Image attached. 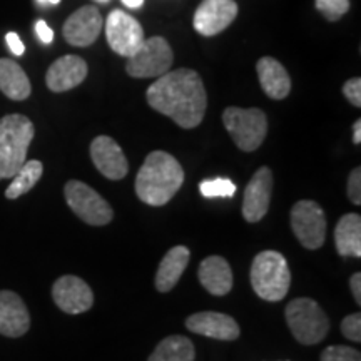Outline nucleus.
<instances>
[{
	"mask_svg": "<svg viewBox=\"0 0 361 361\" xmlns=\"http://www.w3.org/2000/svg\"><path fill=\"white\" fill-rule=\"evenodd\" d=\"M34 134L29 117L8 114L0 119V180L13 178L24 166Z\"/></svg>",
	"mask_w": 361,
	"mask_h": 361,
	"instance_id": "nucleus-3",
	"label": "nucleus"
},
{
	"mask_svg": "<svg viewBox=\"0 0 361 361\" xmlns=\"http://www.w3.org/2000/svg\"><path fill=\"white\" fill-rule=\"evenodd\" d=\"M314 6L324 19L336 22L350 11V0H314Z\"/></svg>",
	"mask_w": 361,
	"mask_h": 361,
	"instance_id": "nucleus-27",
	"label": "nucleus"
},
{
	"mask_svg": "<svg viewBox=\"0 0 361 361\" xmlns=\"http://www.w3.org/2000/svg\"><path fill=\"white\" fill-rule=\"evenodd\" d=\"M173 61V49L168 40L157 35V37L144 39L141 47L128 57L126 71L130 78L135 79L161 78L166 72H169Z\"/></svg>",
	"mask_w": 361,
	"mask_h": 361,
	"instance_id": "nucleus-7",
	"label": "nucleus"
},
{
	"mask_svg": "<svg viewBox=\"0 0 361 361\" xmlns=\"http://www.w3.org/2000/svg\"><path fill=\"white\" fill-rule=\"evenodd\" d=\"M109 47L123 57H130L144 42V29L133 16L124 11H112L106 22Z\"/></svg>",
	"mask_w": 361,
	"mask_h": 361,
	"instance_id": "nucleus-10",
	"label": "nucleus"
},
{
	"mask_svg": "<svg viewBox=\"0 0 361 361\" xmlns=\"http://www.w3.org/2000/svg\"><path fill=\"white\" fill-rule=\"evenodd\" d=\"M238 17L234 0H202L194 12L192 25L201 35L213 37L228 29Z\"/></svg>",
	"mask_w": 361,
	"mask_h": 361,
	"instance_id": "nucleus-11",
	"label": "nucleus"
},
{
	"mask_svg": "<svg viewBox=\"0 0 361 361\" xmlns=\"http://www.w3.org/2000/svg\"><path fill=\"white\" fill-rule=\"evenodd\" d=\"M200 191L204 197H233L236 194V184L228 178H216L209 180H202L200 184Z\"/></svg>",
	"mask_w": 361,
	"mask_h": 361,
	"instance_id": "nucleus-26",
	"label": "nucleus"
},
{
	"mask_svg": "<svg viewBox=\"0 0 361 361\" xmlns=\"http://www.w3.org/2000/svg\"><path fill=\"white\" fill-rule=\"evenodd\" d=\"M146 97L152 109L171 117L183 129L197 128L204 119L206 89L201 75L192 69L166 72L151 84Z\"/></svg>",
	"mask_w": 361,
	"mask_h": 361,
	"instance_id": "nucleus-1",
	"label": "nucleus"
},
{
	"mask_svg": "<svg viewBox=\"0 0 361 361\" xmlns=\"http://www.w3.org/2000/svg\"><path fill=\"white\" fill-rule=\"evenodd\" d=\"M197 276L204 290L214 296L228 295L233 288L231 266L221 256H209L202 261Z\"/></svg>",
	"mask_w": 361,
	"mask_h": 361,
	"instance_id": "nucleus-20",
	"label": "nucleus"
},
{
	"mask_svg": "<svg viewBox=\"0 0 361 361\" xmlns=\"http://www.w3.org/2000/svg\"><path fill=\"white\" fill-rule=\"evenodd\" d=\"M291 228L306 250H319L326 239V216L318 202L298 201L291 209Z\"/></svg>",
	"mask_w": 361,
	"mask_h": 361,
	"instance_id": "nucleus-9",
	"label": "nucleus"
},
{
	"mask_svg": "<svg viewBox=\"0 0 361 361\" xmlns=\"http://www.w3.org/2000/svg\"><path fill=\"white\" fill-rule=\"evenodd\" d=\"M35 34H37V37L42 44H51L54 40V30L47 25L45 20L35 22Z\"/></svg>",
	"mask_w": 361,
	"mask_h": 361,
	"instance_id": "nucleus-33",
	"label": "nucleus"
},
{
	"mask_svg": "<svg viewBox=\"0 0 361 361\" xmlns=\"http://www.w3.org/2000/svg\"><path fill=\"white\" fill-rule=\"evenodd\" d=\"M343 94L348 99L351 106L360 107L361 106V79L353 78L346 80L345 85H343Z\"/></svg>",
	"mask_w": 361,
	"mask_h": 361,
	"instance_id": "nucleus-30",
	"label": "nucleus"
},
{
	"mask_svg": "<svg viewBox=\"0 0 361 361\" xmlns=\"http://www.w3.org/2000/svg\"><path fill=\"white\" fill-rule=\"evenodd\" d=\"M286 322L301 345H318L329 331L328 316L311 298H296L286 306Z\"/></svg>",
	"mask_w": 361,
	"mask_h": 361,
	"instance_id": "nucleus-5",
	"label": "nucleus"
},
{
	"mask_svg": "<svg viewBox=\"0 0 361 361\" xmlns=\"http://www.w3.org/2000/svg\"><path fill=\"white\" fill-rule=\"evenodd\" d=\"M52 298L54 303L67 314H80L94 305V295L89 284L72 274H66L54 283Z\"/></svg>",
	"mask_w": 361,
	"mask_h": 361,
	"instance_id": "nucleus-12",
	"label": "nucleus"
},
{
	"mask_svg": "<svg viewBox=\"0 0 361 361\" xmlns=\"http://www.w3.org/2000/svg\"><path fill=\"white\" fill-rule=\"evenodd\" d=\"M123 4L129 8H139V7H142L144 0H123Z\"/></svg>",
	"mask_w": 361,
	"mask_h": 361,
	"instance_id": "nucleus-36",
	"label": "nucleus"
},
{
	"mask_svg": "<svg viewBox=\"0 0 361 361\" xmlns=\"http://www.w3.org/2000/svg\"><path fill=\"white\" fill-rule=\"evenodd\" d=\"M6 42H7V47L11 49V52L13 54V56H24L25 52V45L24 42H22L19 35H17L16 32H8L6 35Z\"/></svg>",
	"mask_w": 361,
	"mask_h": 361,
	"instance_id": "nucleus-32",
	"label": "nucleus"
},
{
	"mask_svg": "<svg viewBox=\"0 0 361 361\" xmlns=\"http://www.w3.org/2000/svg\"><path fill=\"white\" fill-rule=\"evenodd\" d=\"M196 351H194L192 341L186 336L174 335L164 338L157 348L149 356V361H194Z\"/></svg>",
	"mask_w": 361,
	"mask_h": 361,
	"instance_id": "nucleus-24",
	"label": "nucleus"
},
{
	"mask_svg": "<svg viewBox=\"0 0 361 361\" xmlns=\"http://www.w3.org/2000/svg\"><path fill=\"white\" fill-rule=\"evenodd\" d=\"M87 64L79 56H64L57 59L45 74V84L52 92H66L78 87L87 78Z\"/></svg>",
	"mask_w": 361,
	"mask_h": 361,
	"instance_id": "nucleus-17",
	"label": "nucleus"
},
{
	"mask_svg": "<svg viewBox=\"0 0 361 361\" xmlns=\"http://www.w3.org/2000/svg\"><path fill=\"white\" fill-rule=\"evenodd\" d=\"M322 361H361V353L350 346H328L322 353Z\"/></svg>",
	"mask_w": 361,
	"mask_h": 361,
	"instance_id": "nucleus-28",
	"label": "nucleus"
},
{
	"mask_svg": "<svg viewBox=\"0 0 361 361\" xmlns=\"http://www.w3.org/2000/svg\"><path fill=\"white\" fill-rule=\"evenodd\" d=\"M291 271L278 251H263L251 264V286L261 300L281 301L290 291Z\"/></svg>",
	"mask_w": 361,
	"mask_h": 361,
	"instance_id": "nucleus-4",
	"label": "nucleus"
},
{
	"mask_svg": "<svg viewBox=\"0 0 361 361\" xmlns=\"http://www.w3.org/2000/svg\"><path fill=\"white\" fill-rule=\"evenodd\" d=\"M341 333L343 336L348 338L350 341L360 343L361 341V314L353 313L348 314L341 322Z\"/></svg>",
	"mask_w": 361,
	"mask_h": 361,
	"instance_id": "nucleus-29",
	"label": "nucleus"
},
{
	"mask_svg": "<svg viewBox=\"0 0 361 361\" xmlns=\"http://www.w3.org/2000/svg\"><path fill=\"white\" fill-rule=\"evenodd\" d=\"M40 6H57L61 4V0H37Z\"/></svg>",
	"mask_w": 361,
	"mask_h": 361,
	"instance_id": "nucleus-37",
	"label": "nucleus"
},
{
	"mask_svg": "<svg viewBox=\"0 0 361 361\" xmlns=\"http://www.w3.org/2000/svg\"><path fill=\"white\" fill-rule=\"evenodd\" d=\"M336 251L341 256H361V216L350 213L338 221L335 229Z\"/></svg>",
	"mask_w": 361,
	"mask_h": 361,
	"instance_id": "nucleus-23",
	"label": "nucleus"
},
{
	"mask_svg": "<svg viewBox=\"0 0 361 361\" xmlns=\"http://www.w3.org/2000/svg\"><path fill=\"white\" fill-rule=\"evenodd\" d=\"M44 174V164L37 159L25 161L24 166L17 171L16 176L12 178V183L6 189L7 200H17V197L24 196L39 183Z\"/></svg>",
	"mask_w": 361,
	"mask_h": 361,
	"instance_id": "nucleus-25",
	"label": "nucleus"
},
{
	"mask_svg": "<svg viewBox=\"0 0 361 361\" xmlns=\"http://www.w3.org/2000/svg\"><path fill=\"white\" fill-rule=\"evenodd\" d=\"M0 90L12 101H25L32 92L25 71L12 59H0Z\"/></svg>",
	"mask_w": 361,
	"mask_h": 361,
	"instance_id": "nucleus-22",
	"label": "nucleus"
},
{
	"mask_svg": "<svg viewBox=\"0 0 361 361\" xmlns=\"http://www.w3.org/2000/svg\"><path fill=\"white\" fill-rule=\"evenodd\" d=\"M186 328L191 333L223 341H234L239 338V324L229 314L216 311H202L189 316Z\"/></svg>",
	"mask_w": 361,
	"mask_h": 361,
	"instance_id": "nucleus-16",
	"label": "nucleus"
},
{
	"mask_svg": "<svg viewBox=\"0 0 361 361\" xmlns=\"http://www.w3.org/2000/svg\"><path fill=\"white\" fill-rule=\"evenodd\" d=\"M348 197L353 204H361V168H355L351 171L348 179Z\"/></svg>",
	"mask_w": 361,
	"mask_h": 361,
	"instance_id": "nucleus-31",
	"label": "nucleus"
},
{
	"mask_svg": "<svg viewBox=\"0 0 361 361\" xmlns=\"http://www.w3.org/2000/svg\"><path fill=\"white\" fill-rule=\"evenodd\" d=\"M350 288L355 296L356 305H361V273H355L353 276L350 278Z\"/></svg>",
	"mask_w": 361,
	"mask_h": 361,
	"instance_id": "nucleus-34",
	"label": "nucleus"
},
{
	"mask_svg": "<svg viewBox=\"0 0 361 361\" xmlns=\"http://www.w3.org/2000/svg\"><path fill=\"white\" fill-rule=\"evenodd\" d=\"M96 2H102V4H106V2H109V0H96Z\"/></svg>",
	"mask_w": 361,
	"mask_h": 361,
	"instance_id": "nucleus-38",
	"label": "nucleus"
},
{
	"mask_svg": "<svg viewBox=\"0 0 361 361\" xmlns=\"http://www.w3.org/2000/svg\"><path fill=\"white\" fill-rule=\"evenodd\" d=\"M189 259H191V251L186 246H176L166 252L154 279L157 291L168 293L173 290L183 276L184 269L188 268Z\"/></svg>",
	"mask_w": 361,
	"mask_h": 361,
	"instance_id": "nucleus-21",
	"label": "nucleus"
},
{
	"mask_svg": "<svg viewBox=\"0 0 361 361\" xmlns=\"http://www.w3.org/2000/svg\"><path fill=\"white\" fill-rule=\"evenodd\" d=\"M223 123L234 144L246 152H252L261 147L268 134V119L258 107H251V109L228 107L223 114Z\"/></svg>",
	"mask_w": 361,
	"mask_h": 361,
	"instance_id": "nucleus-6",
	"label": "nucleus"
},
{
	"mask_svg": "<svg viewBox=\"0 0 361 361\" xmlns=\"http://www.w3.org/2000/svg\"><path fill=\"white\" fill-rule=\"evenodd\" d=\"M64 196L71 209L90 226H106L114 218L109 202L82 180H69L64 188Z\"/></svg>",
	"mask_w": 361,
	"mask_h": 361,
	"instance_id": "nucleus-8",
	"label": "nucleus"
},
{
	"mask_svg": "<svg viewBox=\"0 0 361 361\" xmlns=\"http://www.w3.org/2000/svg\"><path fill=\"white\" fill-rule=\"evenodd\" d=\"M184 183V171L174 156L164 151L151 152L135 178V194L149 206H164Z\"/></svg>",
	"mask_w": 361,
	"mask_h": 361,
	"instance_id": "nucleus-2",
	"label": "nucleus"
},
{
	"mask_svg": "<svg viewBox=\"0 0 361 361\" xmlns=\"http://www.w3.org/2000/svg\"><path fill=\"white\" fill-rule=\"evenodd\" d=\"M258 79L266 96L281 101L291 92V79L283 64L273 57H261L256 64Z\"/></svg>",
	"mask_w": 361,
	"mask_h": 361,
	"instance_id": "nucleus-19",
	"label": "nucleus"
},
{
	"mask_svg": "<svg viewBox=\"0 0 361 361\" xmlns=\"http://www.w3.org/2000/svg\"><path fill=\"white\" fill-rule=\"evenodd\" d=\"M90 157L99 173L107 179L121 180L129 171L123 149L109 135H99L90 144Z\"/></svg>",
	"mask_w": 361,
	"mask_h": 361,
	"instance_id": "nucleus-15",
	"label": "nucleus"
},
{
	"mask_svg": "<svg viewBox=\"0 0 361 361\" xmlns=\"http://www.w3.org/2000/svg\"><path fill=\"white\" fill-rule=\"evenodd\" d=\"M102 30V16L97 7L85 6L75 11L66 20L64 39L74 47H89L96 42Z\"/></svg>",
	"mask_w": 361,
	"mask_h": 361,
	"instance_id": "nucleus-13",
	"label": "nucleus"
},
{
	"mask_svg": "<svg viewBox=\"0 0 361 361\" xmlns=\"http://www.w3.org/2000/svg\"><path fill=\"white\" fill-rule=\"evenodd\" d=\"M273 194V173L269 168H259L247 183L243 201V216L247 223H258L266 216Z\"/></svg>",
	"mask_w": 361,
	"mask_h": 361,
	"instance_id": "nucleus-14",
	"label": "nucleus"
},
{
	"mask_svg": "<svg viewBox=\"0 0 361 361\" xmlns=\"http://www.w3.org/2000/svg\"><path fill=\"white\" fill-rule=\"evenodd\" d=\"M353 142L360 144L361 142V121H355L353 124Z\"/></svg>",
	"mask_w": 361,
	"mask_h": 361,
	"instance_id": "nucleus-35",
	"label": "nucleus"
},
{
	"mask_svg": "<svg viewBox=\"0 0 361 361\" xmlns=\"http://www.w3.org/2000/svg\"><path fill=\"white\" fill-rule=\"evenodd\" d=\"M30 328V314L22 298L13 291H0V335L19 338Z\"/></svg>",
	"mask_w": 361,
	"mask_h": 361,
	"instance_id": "nucleus-18",
	"label": "nucleus"
}]
</instances>
